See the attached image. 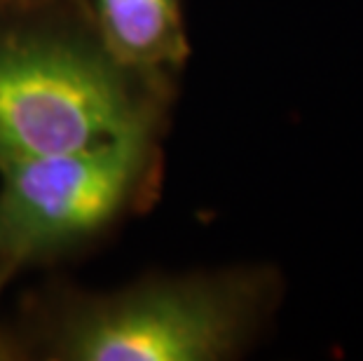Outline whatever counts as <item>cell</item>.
<instances>
[{"mask_svg":"<svg viewBox=\"0 0 363 361\" xmlns=\"http://www.w3.org/2000/svg\"><path fill=\"white\" fill-rule=\"evenodd\" d=\"M7 352H10V350H7V348H5V343L0 340V359H5V357H7Z\"/></svg>","mask_w":363,"mask_h":361,"instance_id":"8992f818","label":"cell"},{"mask_svg":"<svg viewBox=\"0 0 363 361\" xmlns=\"http://www.w3.org/2000/svg\"><path fill=\"white\" fill-rule=\"evenodd\" d=\"M164 89L120 66L96 33L0 26V165L157 129Z\"/></svg>","mask_w":363,"mask_h":361,"instance_id":"6da1fadb","label":"cell"},{"mask_svg":"<svg viewBox=\"0 0 363 361\" xmlns=\"http://www.w3.org/2000/svg\"><path fill=\"white\" fill-rule=\"evenodd\" d=\"M157 129L0 165V270L101 235L157 181Z\"/></svg>","mask_w":363,"mask_h":361,"instance_id":"3957f363","label":"cell"},{"mask_svg":"<svg viewBox=\"0 0 363 361\" xmlns=\"http://www.w3.org/2000/svg\"><path fill=\"white\" fill-rule=\"evenodd\" d=\"M48 3H54V0H0V5H17V7H38Z\"/></svg>","mask_w":363,"mask_h":361,"instance_id":"5b68a950","label":"cell"},{"mask_svg":"<svg viewBox=\"0 0 363 361\" xmlns=\"http://www.w3.org/2000/svg\"><path fill=\"white\" fill-rule=\"evenodd\" d=\"M274 298L265 270L145 279L73 298L54 317L45 352L66 361L225 359L253 340Z\"/></svg>","mask_w":363,"mask_h":361,"instance_id":"7a4b0ae2","label":"cell"},{"mask_svg":"<svg viewBox=\"0 0 363 361\" xmlns=\"http://www.w3.org/2000/svg\"><path fill=\"white\" fill-rule=\"evenodd\" d=\"M91 17L108 55L160 87L188 59L179 0H91Z\"/></svg>","mask_w":363,"mask_h":361,"instance_id":"277c9868","label":"cell"},{"mask_svg":"<svg viewBox=\"0 0 363 361\" xmlns=\"http://www.w3.org/2000/svg\"><path fill=\"white\" fill-rule=\"evenodd\" d=\"M5 277H7V274H5L3 270H0V284H3V279H5Z\"/></svg>","mask_w":363,"mask_h":361,"instance_id":"52a82bcc","label":"cell"}]
</instances>
